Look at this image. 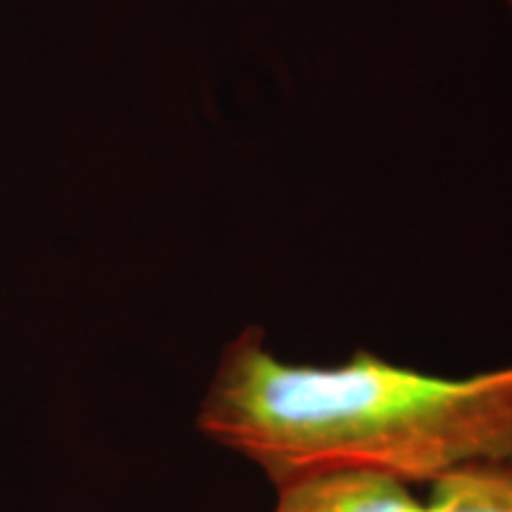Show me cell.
<instances>
[{
    "label": "cell",
    "instance_id": "6da1fadb",
    "mask_svg": "<svg viewBox=\"0 0 512 512\" xmlns=\"http://www.w3.org/2000/svg\"><path fill=\"white\" fill-rule=\"evenodd\" d=\"M197 427L273 486L316 470L432 484L472 465L512 467V366L439 377L370 351L342 366H294L249 325L223 351Z\"/></svg>",
    "mask_w": 512,
    "mask_h": 512
},
{
    "label": "cell",
    "instance_id": "7a4b0ae2",
    "mask_svg": "<svg viewBox=\"0 0 512 512\" xmlns=\"http://www.w3.org/2000/svg\"><path fill=\"white\" fill-rule=\"evenodd\" d=\"M275 489V512H425L411 486L373 470H316Z\"/></svg>",
    "mask_w": 512,
    "mask_h": 512
},
{
    "label": "cell",
    "instance_id": "3957f363",
    "mask_svg": "<svg viewBox=\"0 0 512 512\" xmlns=\"http://www.w3.org/2000/svg\"><path fill=\"white\" fill-rule=\"evenodd\" d=\"M425 512H512V467L472 465L437 479Z\"/></svg>",
    "mask_w": 512,
    "mask_h": 512
},
{
    "label": "cell",
    "instance_id": "277c9868",
    "mask_svg": "<svg viewBox=\"0 0 512 512\" xmlns=\"http://www.w3.org/2000/svg\"><path fill=\"white\" fill-rule=\"evenodd\" d=\"M505 3H508V8H512V0H505Z\"/></svg>",
    "mask_w": 512,
    "mask_h": 512
}]
</instances>
